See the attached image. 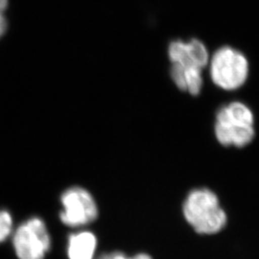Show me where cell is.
Returning <instances> with one entry per match:
<instances>
[{
	"mask_svg": "<svg viewBox=\"0 0 259 259\" xmlns=\"http://www.w3.org/2000/svg\"><path fill=\"white\" fill-rule=\"evenodd\" d=\"M168 58L170 76L177 88L194 96L200 94L204 84L203 70L210 58L204 42L197 38L172 40L168 47Z\"/></svg>",
	"mask_w": 259,
	"mask_h": 259,
	"instance_id": "6da1fadb",
	"label": "cell"
},
{
	"mask_svg": "<svg viewBox=\"0 0 259 259\" xmlns=\"http://www.w3.org/2000/svg\"><path fill=\"white\" fill-rule=\"evenodd\" d=\"M183 212L195 232L212 235L223 231L228 222L217 195L208 188H197L185 198Z\"/></svg>",
	"mask_w": 259,
	"mask_h": 259,
	"instance_id": "7a4b0ae2",
	"label": "cell"
},
{
	"mask_svg": "<svg viewBox=\"0 0 259 259\" xmlns=\"http://www.w3.org/2000/svg\"><path fill=\"white\" fill-rule=\"evenodd\" d=\"M215 136L223 146L242 148L254 139V116L244 103H229L217 111L215 119Z\"/></svg>",
	"mask_w": 259,
	"mask_h": 259,
	"instance_id": "3957f363",
	"label": "cell"
},
{
	"mask_svg": "<svg viewBox=\"0 0 259 259\" xmlns=\"http://www.w3.org/2000/svg\"><path fill=\"white\" fill-rule=\"evenodd\" d=\"M209 75L213 83L227 92L240 89L250 74V63L246 56L234 47L218 48L209 58Z\"/></svg>",
	"mask_w": 259,
	"mask_h": 259,
	"instance_id": "277c9868",
	"label": "cell"
},
{
	"mask_svg": "<svg viewBox=\"0 0 259 259\" xmlns=\"http://www.w3.org/2000/svg\"><path fill=\"white\" fill-rule=\"evenodd\" d=\"M12 245L19 259H45L51 248L46 222L34 216L21 223L12 234Z\"/></svg>",
	"mask_w": 259,
	"mask_h": 259,
	"instance_id": "5b68a950",
	"label": "cell"
},
{
	"mask_svg": "<svg viewBox=\"0 0 259 259\" xmlns=\"http://www.w3.org/2000/svg\"><path fill=\"white\" fill-rule=\"evenodd\" d=\"M60 220L68 228H82L98 217V206L91 192L80 186L67 188L61 195Z\"/></svg>",
	"mask_w": 259,
	"mask_h": 259,
	"instance_id": "8992f818",
	"label": "cell"
},
{
	"mask_svg": "<svg viewBox=\"0 0 259 259\" xmlns=\"http://www.w3.org/2000/svg\"><path fill=\"white\" fill-rule=\"evenodd\" d=\"M97 238L92 232L80 231L67 238L66 254L68 259H94Z\"/></svg>",
	"mask_w": 259,
	"mask_h": 259,
	"instance_id": "52a82bcc",
	"label": "cell"
},
{
	"mask_svg": "<svg viewBox=\"0 0 259 259\" xmlns=\"http://www.w3.org/2000/svg\"><path fill=\"white\" fill-rule=\"evenodd\" d=\"M14 232V221L11 213L6 209H0V243L7 240Z\"/></svg>",
	"mask_w": 259,
	"mask_h": 259,
	"instance_id": "ba28073f",
	"label": "cell"
},
{
	"mask_svg": "<svg viewBox=\"0 0 259 259\" xmlns=\"http://www.w3.org/2000/svg\"><path fill=\"white\" fill-rule=\"evenodd\" d=\"M8 6L9 0H0V38L6 34L8 30V19L5 15Z\"/></svg>",
	"mask_w": 259,
	"mask_h": 259,
	"instance_id": "9c48e42d",
	"label": "cell"
},
{
	"mask_svg": "<svg viewBox=\"0 0 259 259\" xmlns=\"http://www.w3.org/2000/svg\"><path fill=\"white\" fill-rule=\"evenodd\" d=\"M96 259H130V256H127L122 251H111L103 253Z\"/></svg>",
	"mask_w": 259,
	"mask_h": 259,
	"instance_id": "30bf717a",
	"label": "cell"
},
{
	"mask_svg": "<svg viewBox=\"0 0 259 259\" xmlns=\"http://www.w3.org/2000/svg\"><path fill=\"white\" fill-rule=\"evenodd\" d=\"M130 259H153L147 253H138L134 256H130Z\"/></svg>",
	"mask_w": 259,
	"mask_h": 259,
	"instance_id": "8fae6325",
	"label": "cell"
}]
</instances>
